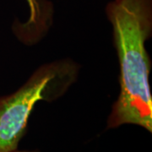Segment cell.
I'll list each match as a JSON object with an SVG mask.
<instances>
[{"instance_id": "cell-1", "label": "cell", "mask_w": 152, "mask_h": 152, "mask_svg": "<svg viewBox=\"0 0 152 152\" xmlns=\"http://www.w3.org/2000/svg\"><path fill=\"white\" fill-rule=\"evenodd\" d=\"M113 27L120 64L121 91L107 120V128L135 124L152 131L149 84L151 61L145 42L151 35V0H113L106 9Z\"/></svg>"}, {"instance_id": "cell-2", "label": "cell", "mask_w": 152, "mask_h": 152, "mask_svg": "<svg viewBox=\"0 0 152 152\" xmlns=\"http://www.w3.org/2000/svg\"><path fill=\"white\" fill-rule=\"evenodd\" d=\"M75 72L67 63L44 65L16 92L0 97V152L16 151L34 106L62 95L75 80Z\"/></svg>"}, {"instance_id": "cell-3", "label": "cell", "mask_w": 152, "mask_h": 152, "mask_svg": "<svg viewBox=\"0 0 152 152\" xmlns=\"http://www.w3.org/2000/svg\"><path fill=\"white\" fill-rule=\"evenodd\" d=\"M27 2L31 11L30 22L36 24L38 20H41L43 13L49 8L48 3L43 0H27Z\"/></svg>"}, {"instance_id": "cell-4", "label": "cell", "mask_w": 152, "mask_h": 152, "mask_svg": "<svg viewBox=\"0 0 152 152\" xmlns=\"http://www.w3.org/2000/svg\"><path fill=\"white\" fill-rule=\"evenodd\" d=\"M12 152H37V151H14Z\"/></svg>"}]
</instances>
